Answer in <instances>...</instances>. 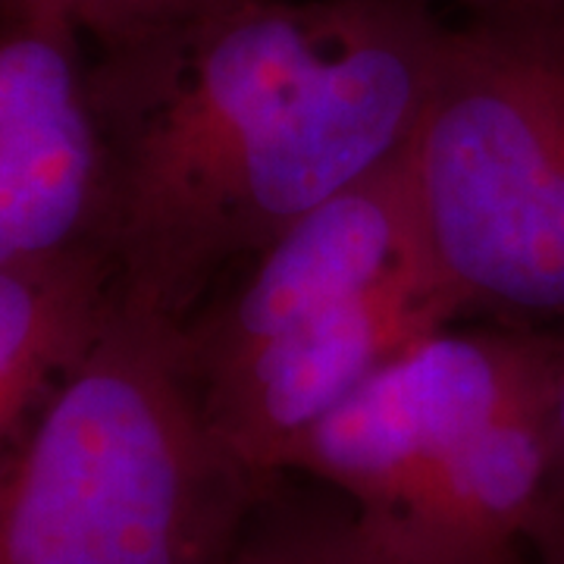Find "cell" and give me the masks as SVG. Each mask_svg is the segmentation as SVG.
<instances>
[{
  "label": "cell",
  "instance_id": "cell-1",
  "mask_svg": "<svg viewBox=\"0 0 564 564\" xmlns=\"http://www.w3.org/2000/svg\"><path fill=\"white\" fill-rule=\"evenodd\" d=\"M430 0H223L91 69L122 302L182 323L289 226L395 161L445 39Z\"/></svg>",
  "mask_w": 564,
  "mask_h": 564
},
{
  "label": "cell",
  "instance_id": "cell-2",
  "mask_svg": "<svg viewBox=\"0 0 564 564\" xmlns=\"http://www.w3.org/2000/svg\"><path fill=\"white\" fill-rule=\"evenodd\" d=\"M232 270L176 326L180 358L210 433L263 496L336 408L464 321L404 151Z\"/></svg>",
  "mask_w": 564,
  "mask_h": 564
},
{
  "label": "cell",
  "instance_id": "cell-3",
  "mask_svg": "<svg viewBox=\"0 0 564 564\" xmlns=\"http://www.w3.org/2000/svg\"><path fill=\"white\" fill-rule=\"evenodd\" d=\"M180 323L122 302L0 462V564H223L263 492L223 452Z\"/></svg>",
  "mask_w": 564,
  "mask_h": 564
},
{
  "label": "cell",
  "instance_id": "cell-4",
  "mask_svg": "<svg viewBox=\"0 0 564 564\" xmlns=\"http://www.w3.org/2000/svg\"><path fill=\"white\" fill-rule=\"evenodd\" d=\"M395 564H527L552 502L543 329L445 326L361 386L292 464Z\"/></svg>",
  "mask_w": 564,
  "mask_h": 564
},
{
  "label": "cell",
  "instance_id": "cell-5",
  "mask_svg": "<svg viewBox=\"0 0 564 564\" xmlns=\"http://www.w3.org/2000/svg\"><path fill=\"white\" fill-rule=\"evenodd\" d=\"M404 173L464 321L564 326V22L448 25Z\"/></svg>",
  "mask_w": 564,
  "mask_h": 564
},
{
  "label": "cell",
  "instance_id": "cell-6",
  "mask_svg": "<svg viewBox=\"0 0 564 564\" xmlns=\"http://www.w3.org/2000/svg\"><path fill=\"white\" fill-rule=\"evenodd\" d=\"M104 220L107 144L82 35L57 17H0V267L104 248Z\"/></svg>",
  "mask_w": 564,
  "mask_h": 564
},
{
  "label": "cell",
  "instance_id": "cell-7",
  "mask_svg": "<svg viewBox=\"0 0 564 564\" xmlns=\"http://www.w3.org/2000/svg\"><path fill=\"white\" fill-rule=\"evenodd\" d=\"M117 267L88 248L39 267H0V462L101 333Z\"/></svg>",
  "mask_w": 564,
  "mask_h": 564
},
{
  "label": "cell",
  "instance_id": "cell-8",
  "mask_svg": "<svg viewBox=\"0 0 564 564\" xmlns=\"http://www.w3.org/2000/svg\"><path fill=\"white\" fill-rule=\"evenodd\" d=\"M217 3L223 0H3V13L57 17L82 39L98 41L107 57L158 39Z\"/></svg>",
  "mask_w": 564,
  "mask_h": 564
},
{
  "label": "cell",
  "instance_id": "cell-9",
  "mask_svg": "<svg viewBox=\"0 0 564 564\" xmlns=\"http://www.w3.org/2000/svg\"><path fill=\"white\" fill-rule=\"evenodd\" d=\"M223 564H395L345 521H292L261 530L245 527L242 540Z\"/></svg>",
  "mask_w": 564,
  "mask_h": 564
},
{
  "label": "cell",
  "instance_id": "cell-10",
  "mask_svg": "<svg viewBox=\"0 0 564 564\" xmlns=\"http://www.w3.org/2000/svg\"><path fill=\"white\" fill-rule=\"evenodd\" d=\"M545 421L552 440V499L564 502V326L543 329Z\"/></svg>",
  "mask_w": 564,
  "mask_h": 564
},
{
  "label": "cell",
  "instance_id": "cell-11",
  "mask_svg": "<svg viewBox=\"0 0 564 564\" xmlns=\"http://www.w3.org/2000/svg\"><path fill=\"white\" fill-rule=\"evenodd\" d=\"M474 20H549L564 22V0H448Z\"/></svg>",
  "mask_w": 564,
  "mask_h": 564
},
{
  "label": "cell",
  "instance_id": "cell-12",
  "mask_svg": "<svg viewBox=\"0 0 564 564\" xmlns=\"http://www.w3.org/2000/svg\"><path fill=\"white\" fill-rule=\"evenodd\" d=\"M527 564H564V502L552 499L533 530Z\"/></svg>",
  "mask_w": 564,
  "mask_h": 564
},
{
  "label": "cell",
  "instance_id": "cell-13",
  "mask_svg": "<svg viewBox=\"0 0 564 564\" xmlns=\"http://www.w3.org/2000/svg\"><path fill=\"white\" fill-rule=\"evenodd\" d=\"M0 17H7V13H3V0H0Z\"/></svg>",
  "mask_w": 564,
  "mask_h": 564
}]
</instances>
